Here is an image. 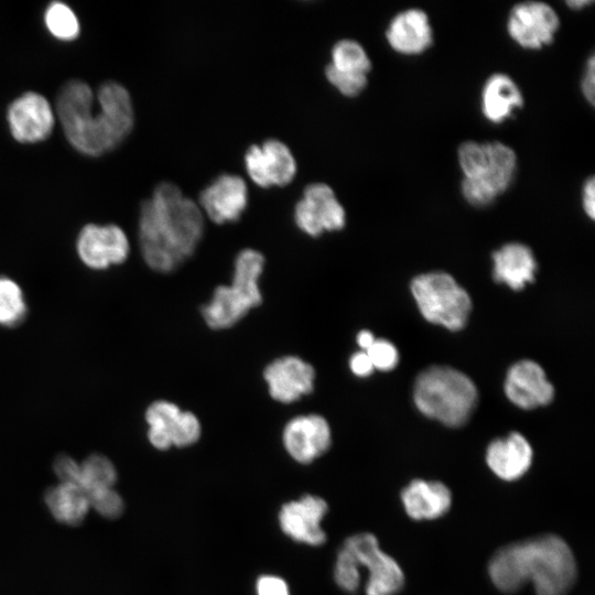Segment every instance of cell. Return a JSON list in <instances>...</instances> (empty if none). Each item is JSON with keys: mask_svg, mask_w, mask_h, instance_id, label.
I'll use <instances>...</instances> for the list:
<instances>
[{"mask_svg": "<svg viewBox=\"0 0 595 595\" xmlns=\"http://www.w3.org/2000/svg\"><path fill=\"white\" fill-rule=\"evenodd\" d=\"M55 110L71 145L88 156L116 149L134 125L130 94L113 80L102 83L96 95L84 80L66 82L56 95Z\"/></svg>", "mask_w": 595, "mask_h": 595, "instance_id": "6da1fadb", "label": "cell"}, {"mask_svg": "<svg viewBox=\"0 0 595 595\" xmlns=\"http://www.w3.org/2000/svg\"><path fill=\"white\" fill-rule=\"evenodd\" d=\"M138 228L144 262L156 272L167 273L194 253L204 232V215L178 186L162 182L142 202Z\"/></svg>", "mask_w": 595, "mask_h": 595, "instance_id": "7a4b0ae2", "label": "cell"}, {"mask_svg": "<svg viewBox=\"0 0 595 595\" xmlns=\"http://www.w3.org/2000/svg\"><path fill=\"white\" fill-rule=\"evenodd\" d=\"M488 572L505 593L517 592L530 581L537 595H565L575 582L576 562L562 538L547 534L499 549Z\"/></svg>", "mask_w": 595, "mask_h": 595, "instance_id": "3957f363", "label": "cell"}, {"mask_svg": "<svg viewBox=\"0 0 595 595\" xmlns=\"http://www.w3.org/2000/svg\"><path fill=\"white\" fill-rule=\"evenodd\" d=\"M457 161L463 173L461 193L476 207L488 206L512 184L518 158L512 148L500 141L462 142Z\"/></svg>", "mask_w": 595, "mask_h": 595, "instance_id": "277c9868", "label": "cell"}, {"mask_svg": "<svg viewBox=\"0 0 595 595\" xmlns=\"http://www.w3.org/2000/svg\"><path fill=\"white\" fill-rule=\"evenodd\" d=\"M413 400L421 413L445 425L465 424L477 403V389L465 374L447 366H432L416 378Z\"/></svg>", "mask_w": 595, "mask_h": 595, "instance_id": "5b68a950", "label": "cell"}, {"mask_svg": "<svg viewBox=\"0 0 595 595\" xmlns=\"http://www.w3.org/2000/svg\"><path fill=\"white\" fill-rule=\"evenodd\" d=\"M263 266L262 253L255 249L247 248L238 253L231 284L217 286L210 301L202 307V315L210 328L231 327L261 303L258 280Z\"/></svg>", "mask_w": 595, "mask_h": 595, "instance_id": "8992f818", "label": "cell"}, {"mask_svg": "<svg viewBox=\"0 0 595 595\" xmlns=\"http://www.w3.org/2000/svg\"><path fill=\"white\" fill-rule=\"evenodd\" d=\"M411 291L426 321L450 331H458L465 326L472 310V300L448 273L420 274L412 280Z\"/></svg>", "mask_w": 595, "mask_h": 595, "instance_id": "52a82bcc", "label": "cell"}, {"mask_svg": "<svg viewBox=\"0 0 595 595\" xmlns=\"http://www.w3.org/2000/svg\"><path fill=\"white\" fill-rule=\"evenodd\" d=\"M342 549L359 571L361 566L368 570L367 595H393L402 588L404 576L401 567L381 551L374 534L364 532L351 536L345 540Z\"/></svg>", "mask_w": 595, "mask_h": 595, "instance_id": "ba28073f", "label": "cell"}, {"mask_svg": "<svg viewBox=\"0 0 595 595\" xmlns=\"http://www.w3.org/2000/svg\"><path fill=\"white\" fill-rule=\"evenodd\" d=\"M506 29L518 46L538 51L553 43L560 29V18L547 2L522 1L510 9Z\"/></svg>", "mask_w": 595, "mask_h": 595, "instance_id": "9c48e42d", "label": "cell"}, {"mask_svg": "<svg viewBox=\"0 0 595 595\" xmlns=\"http://www.w3.org/2000/svg\"><path fill=\"white\" fill-rule=\"evenodd\" d=\"M147 436L151 445L164 451L171 446H188L201 436V423L190 411L167 400L153 401L145 410Z\"/></svg>", "mask_w": 595, "mask_h": 595, "instance_id": "30bf717a", "label": "cell"}, {"mask_svg": "<svg viewBox=\"0 0 595 595\" xmlns=\"http://www.w3.org/2000/svg\"><path fill=\"white\" fill-rule=\"evenodd\" d=\"M76 253L86 268L105 271L128 259L130 242L118 225L87 224L77 235Z\"/></svg>", "mask_w": 595, "mask_h": 595, "instance_id": "8fae6325", "label": "cell"}, {"mask_svg": "<svg viewBox=\"0 0 595 595\" xmlns=\"http://www.w3.org/2000/svg\"><path fill=\"white\" fill-rule=\"evenodd\" d=\"M7 119L12 137L21 143L45 140L55 123L48 100L35 91L24 93L14 99L9 105Z\"/></svg>", "mask_w": 595, "mask_h": 595, "instance_id": "7c38bea8", "label": "cell"}, {"mask_svg": "<svg viewBox=\"0 0 595 595\" xmlns=\"http://www.w3.org/2000/svg\"><path fill=\"white\" fill-rule=\"evenodd\" d=\"M282 440L293 459L309 464L328 450L331 428L322 415H299L285 424Z\"/></svg>", "mask_w": 595, "mask_h": 595, "instance_id": "4fadbf2b", "label": "cell"}, {"mask_svg": "<svg viewBox=\"0 0 595 595\" xmlns=\"http://www.w3.org/2000/svg\"><path fill=\"white\" fill-rule=\"evenodd\" d=\"M327 509L326 501L321 497L305 495L282 506L279 512L280 527L294 541L321 545L326 540L321 522Z\"/></svg>", "mask_w": 595, "mask_h": 595, "instance_id": "5bb4252c", "label": "cell"}, {"mask_svg": "<svg viewBox=\"0 0 595 595\" xmlns=\"http://www.w3.org/2000/svg\"><path fill=\"white\" fill-rule=\"evenodd\" d=\"M247 204V184L242 177L235 174L217 176L199 194L202 212L216 224L238 220Z\"/></svg>", "mask_w": 595, "mask_h": 595, "instance_id": "9a60e30c", "label": "cell"}, {"mask_svg": "<svg viewBox=\"0 0 595 595\" xmlns=\"http://www.w3.org/2000/svg\"><path fill=\"white\" fill-rule=\"evenodd\" d=\"M263 378L274 400L291 403L312 392L315 371L305 360L284 356L266 367Z\"/></svg>", "mask_w": 595, "mask_h": 595, "instance_id": "2e32d148", "label": "cell"}, {"mask_svg": "<svg viewBox=\"0 0 595 595\" xmlns=\"http://www.w3.org/2000/svg\"><path fill=\"white\" fill-rule=\"evenodd\" d=\"M505 393L517 407L526 410L550 403L554 388L542 367L533 360H520L508 370Z\"/></svg>", "mask_w": 595, "mask_h": 595, "instance_id": "e0dca14e", "label": "cell"}, {"mask_svg": "<svg viewBox=\"0 0 595 595\" xmlns=\"http://www.w3.org/2000/svg\"><path fill=\"white\" fill-rule=\"evenodd\" d=\"M389 46L401 55H419L433 44V29L425 11L408 8L394 14L386 29Z\"/></svg>", "mask_w": 595, "mask_h": 595, "instance_id": "ac0fdd59", "label": "cell"}, {"mask_svg": "<svg viewBox=\"0 0 595 595\" xmlns=\"http://www.w3.org/2000/svg\"><path fill=\"white\" fill-rule=\"evenodd\" d=\"M532 447L527 439L512 432L493 441L486 452V462L493 473L504 480H515L526 474L532 463Z\"/></svg>", "mask_w": 595, "mask_h": 595, "instance_id": "d6986e66", "label": "cell"}, {"mask_svg": "<svg viewBox=\"0 0 595 595\" xmlns=\"http://www.w3.org/2000/svg\"><path fill=\"white\" fill-rule=\"evenodd\" d=\"M522 106V91L509 75L494 73L485 80L480 91V110L487 121L502 123Z\"/></svg>", "mask_w": 595, "mask_h": 595, "instance_id": "ffe728a7", "label": "cell"}, {"mask_svg": "<svg viewBox=\"0 0 595 595\" xmlns=\"http://www.w3.org/2000/svg\"><path fill=\"white\" fill-rule=\"evenodd\" d=\"M493 277L512 290L534 281L537 261L532 250L520 242H508L493 253Z\"/></svg>", "mask_w": 595, "mask_h": 595, "instance_id": "44dd1931", "label": "cell"}, {"mask_svg": "<svg viewBox=\"0 0 595 595\" xmlns=\"http://www.w3.org/2000/svg\"><path fill=\"white\" fill-rule=\"evenodd\" d=\"M407 513L415 520L436 519L451 507L450 489L440 482L415 479L401 493Z\"/></svg>", "mask_w": 595, "mask_h": 595, "instance_id": "7402d4cb", "label": "cell"}, {"mask_svg": "<svg viewBox=\"0 0 595 595\" xmlns=\"http://www.w3.org/2000/svg\"><path fill=\"white\" fill-rule=\"evenodd\" d=\"M44 502L52 517L67 526H77L84 521L90 504L85 490L74 483L58 482L44 494Z\"/></svg>", "mask_w": 595, "mask_h": 595, "instance_id": "603a6c76", "label": "cell"}, {"mask_svg": "<svg viewBox=\"0 0 595 595\" xmlns=\"http://www.w3.org/2000/svg\"><path fill=\"white\" fill-rule=\"evenodd\" d=\"M302 198L314 207L323 230H339L345 226V209L329 185L325 183L309 184L304 188Z\"/></svg>", "mask_w": 595, "mask_h": 595, "instance_id": "cb8c5ba5", "label": "cell"}, {"mask_svg": "<svg viewBox=\"0 0 595 595\" xmlns=\"http://www.w3.org/2000/svg\"><path fill=\"white\" fill-rule=\"evenodd\" d=\"M117 477V469L110 458L95 453L78 462L74 484L80 486L88 496L102 489L113 488Z\"/></svg>", "mask_w": 595, "mask_h": 595, "instance_id": "d4e9b609", "label": "cell"}, {"mask_svg": "<svg viewBox=\"0 0 595 595\" xmlns=\"http://www.w3.org/2000/svg\"><path fill=\"white\" fill-rule=\"evenodd\" d=\"M260 147L270 185L289 184L296 173V162L289 147L278 139H269Z\"/></svg>", "mask_w": 595, "mask_h": 595, "instance_id": "484cf974", "label": "cell"}, {"mask_svg": "<svg viewBox=\"0 0 595 595\" xmlns=\"http://www.w3.org/2000/svg\"><path fill=\"white\" fill-rule=\"evenodd\" d=\"M28 310L22 286L14 279L0 274V326H19L25 320Z\"/></svg>", "mask_w": 595, "mask_h": 595, "instance_id": "4316f807", "label": "cell"}, {"mask_svg": "<svg viewBox=\"0 0 595 595\" xmlns=\"http://www.w3.org/2000/svg\"><path fill=\"white\" fill-rule=\"evenodd\" d=\"M339 71L368 75L371 61L365 47L355 40L343 39L332 48V62Z\"/></svg>", "mask_w": 595, "mask_h": 595, "instance_id": "83f0119b", "label": "cell"}, {"mask_svg": "<svg viewBox=\"0 0 595 595\" xmlns=\"http://www.w3.org/2000/svg\"><path fill=\"white\" fill-rule=\"evenodd\" d=\"M44 21L50 33L58 40L72 41L79 33V23L76 14L63 2H52L46 8Z\"/></svg>", "mask_w": 595, "mask_h": 595, "instance_id": "f1b7e54d", "label": "cell"}, {"mask_svg": "<svg viewBox=\"0 0 595 595\" xmlns=\"http://www.w3.org/2000/svg\"><path fill=\"white\" fill-rule=\"evenodd\" d=\"M325 75L328 82L347 97L359 95L368 83V75L339 71L331 64L326 66Z\"/></svg>", "mask_w": 595, "mask_h": 595, "instance_id": "f546056e", "label": "cell"}, {"mask_svg": "<svg viewBox=\"0 0 595 595\" xmlns=\"http://www.w3.org/2000/svg\"><path fill=\"white\" fill-rule=\"evenodd\" d=\"M90 509L107 519H116L125 508L123 499L115 488H107L88 495Z\"/></svg>", "mask_w": 595, "mask_h": 595, "instance_id": "4dcf8cb0", "label": "cell"}, {"mask_svg": "<svg viewBox=\"0 0 595 595\" xmlns=\"http://www.w3.org/2000/svg\"><path fill=\"white\" fill-rule=\"evenodd\" d=\"M336 584L345 592L354 593L360 583V571L348 553L340 548L334 569Z\"/></svg>", "mask_w": 595, "mask_h": 595, "instance_id": "1f68e13d", "label": "cell"}, {"mask_svg": "<svg viewBox=\"0 0 595 595\" xmlns=\"http://www.w3.org/2000/svg\"><path fill=\"white\" fill-rule=\"evenodd\" d=\"M366 353L375 369L388 371L393 369L399 361L397 348L386 339H375Z\"/></svg>", "mask_w": 595, "mask_h": 595, "instance_id": "d6a6232c", "label": "cell"}, {"mask_svg": "<svg viewBox=\"0 0 595 595\" xmlns=\"http://www.w3.org/2000/svg\"><path fill=\"white\" fill-rule=\"evenodd\" d=\"M245 164L251 180L261 187H270L261 147L252 144L245 154Z\"/></svg>", "mask_w": 595, "mask_h": 595, "instance_id": "836d02e7", "label": "cell"}, {"mask_svg": "<svg viewBox=\"0 0 595 595\" xmlns=\"http://www.w3.org/2000/svg\"><path fill=\"white\" fill-rule=\"evenodd\" d=\"M294 218L298 227L310 236L315 237L324 231L315 209L303 198L295 205Z\"/></svg>", "mask_w": 595, "mask_h": 595, "instance_id": "e575fe53", "label": "cell"}, {"mask_svg": "<svg viewBox=\"0 0 595 595\" xmlns=\"http://www.w3.org/2000/svg\"><path fill=\"white\" fill-rule=\"evenodd\" d=\"M78 469V462L69 455H58L53 463V470L58 482L74 483Z\"/></svg>", "mask_w": 595, "mask_h": 595, "instance_id": "d590c367", "label": "cell"}, {"mask_svg": "<svg viewBox=\"0 0 595 595\" xmlns=\"http://www.w3.org/2000/svg\"><path fill=\"white\" fill-rule=\"evenodd\" d=\"M257 595H290L284 580L273 575H262L257 581Z\"/></svg>", "mask_w": 595, "mask_h": 595, "instance_id": "8d00e7d4", "label": "cell"}, {"mask_svg": "<svg viewBox=\"0 0 595 595\" xmlns=\"http://www.w3.org/2000/svg\"><path fill=\"white\" fill-rule=\"evenodd\" d=\"M581 91L583 97L591 105H594L595 98V58L591 55L586 61L583 75L581 77Z\"/></svg>", "mask_w": 595, "mask_h": 595, "instance_id": "74e56055", "label": "cell"}, {"mask_svg": "<svg viewBox=\"0 0 595 595\" xmlns=\"http://www.w3.org/2000/svg\"><path fill=\"white\" fill-rule=\"evenodd\" d=\"M581 203L584 213L591 219L595 218V180L589 176L585 180L581 191Z\"/></svg>", "mask_w": 595, "mask_h": 595, "instance_id": "f35d334b", "label": "cell"}, {"mask_svg": "<svg viewBox=\"0 0 595 595\" xmlns=\"http://www.w3.org/2000/svg\"><path fill=\"white\" fill-rule=\"evenodd\" d=\"M351 371L358 377H367L374 371V366L366 351L355 353L349 360Z\"/></svg>", "mask_w": 595, "mask_h": 595, "instance_id": "ab89813d", "label": "cell"}, {"mask_svg": "<svg viewBox=\"0 0 595 595\" xmlns=\"http://www.w3.org/2000/svg\"><path fill=\"white\" fill-rule=\"evenodd\" d=\"M375 339L376 338L372 333L367 329L359 332L357 335V343L363 351L368 350L369 347L374 344Z\"/></svg>", "mask_w": 595, "mask_h": 595, "instance_id": "60d3db41", "label": "cell"}, {"mask_svg": "<svg viewBox=\"0 0 595 595\" xmlns=\"http://www.w3.org/2000/svg\"><path fill=\"white\" fill-rule=\"evenodd\" d=\"M592 0H570V1H566L565 4L571 9V10H581L589 4H592Z\"/></svg>", "mask_w": 595, "mask_h": 595, "instance_id": "b9f144b4", "label": "cell"}]
</instances>
